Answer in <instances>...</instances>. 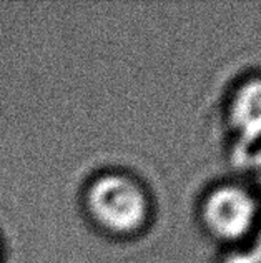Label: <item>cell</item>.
I'll return each mask as SVG.
<instances>
[{
    "instance_id": "cell-2",
    "label": "cell",
    "mask_w": 261,
    "mask_h": 263,
    "mask_svg": "<svg viewBox=\"0 0 261 263\" xmlns=\"http://www.w3.org/2000/svg\"><path fill=\"white\" fill-rule=\"evenodd\" d=\"M205 220L223 237H236L250 227L255 217V202L243 189L223 185L205 200Z\"/></svg>"
},
{
    "instance_id": "cell-3",
    "label": "cell",
    "mask_w": 261,
    "mask_h": 263,
    "mask_svg": "<svg viewBox=\"0 0 261 263\" xmlns=\"http://www.w3.org/2000/svg\"><path fill=\"white\" fill-rule=\"evenodd\" d=\"M230 115L245 138L251 140L261 135V77H251L236 88Z\"/></svg>"
},
{
    "instance_id": "cell-6",
    "label": "cell",
    "mask_w": 261,
    "mask_h": 263,
    "mask_svg": "<svg viewBox=\"0 0 261 263\" xmlns=\"http://www.w3.org/2000/svg\"><path fill=\"white\" fill-rule=\"evenodd\" d=\"M258 175H259V180H261V155L258 157Z\"/></svg>"
},
{
    "instance_id": "cell-4",
    "label": "cell",
    "mask_w": 261,
    "mask_h": 263,
    "mask_svg": "<svg viewBox=\"0 0 261 263\" xmlns=\"http://www.w3.org/2000/svg\"><path fill=\"white\" fill-rule=\"evenodd\" d=\"M225 263H261L258 255L253 252H235V255L226 258Z\"/></svg>"
},
{
    "instance_id": "cell-1",
    "label": "cell",
    "mask_w": 261,
    "mask_h": 263,
    "mask_svg": "<svg viewBox=\"0 0 261 263\" xmlns=\"http://www.w3.org/2000/svg\"><path fill=\"white\" fill-rule=\"evenodd\" d=\"M87 206L102 227L116 233L136 230L148 213L142 186L120 174L102 175L95 180L87 190Z\"/></svg>"
},
{
    "instance_id": "cell-5",
    "label": "cell",
    "mask_w": 261,
    "mask_h": 263,
    "mask_svg": "<svg viewBox=\"0 0 261 263\" xmlns=\"http://www.w3.org/2000/svg\"><path fill=\"white\" fill-rule=\"evenodd\" d=\"M255 253L258 255V258H259V261H261V233H259L258 243H256V248H255Z\"/></svg>"
}]
</instances>
